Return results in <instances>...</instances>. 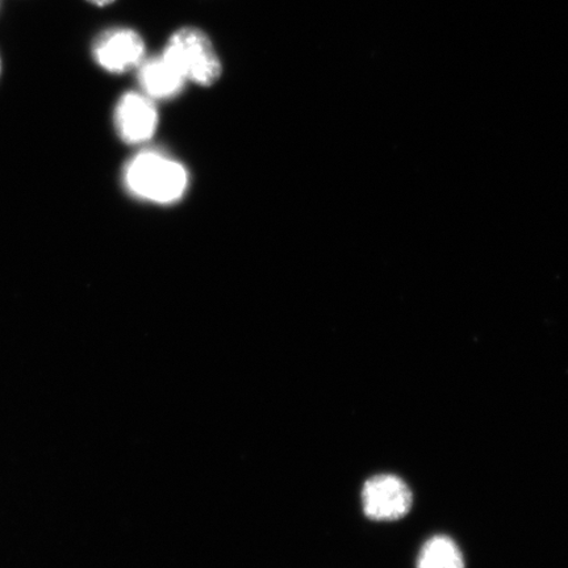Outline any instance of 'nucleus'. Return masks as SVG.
I'll list each match as a JSON object with an SVG mask.
<instances>
[{"label": "nucleus", "mask_w": 568, "mask_h": 568, "mask_svg": "<svg viewBox=\"0 0 568 568\" xmlns=\"http://www.w3.org/2000/svg\"><path fill=\"white\" fill-rule=\"evenodd\" d=\"M124 180L134 196L160 204L180 201L189 186L186 169L155 151L142 152L128 163Z\"/></svg>", "instance_id": "nucleus-1"}, {"label": "nucleus", "mask_w": 568, "mask_h": 568, "mask_svg": "<svg viewBox=\"0 0 568 568\" xmlns=\"http://www.w3.org/2000/svg\"><path fill=\"white\" fill-rule=\"evenodd\" d=\"M184 80L211 87L222 75L216 49L207 34L194 27L181 28L170 36L162 53Z\"/></svg>", "instance_id": "nucleus-2"}, {"label": "nucleus", "mask_w": 568, "mask_h": 568, "mask_svg": "<svg viewBox=\"0 0 568 568\" xmlns=\"http://www.w3.org/2000/svg\"><path fill=\"white\" fill-rule=\"evenodd\" d=\"M362 508L373 521H396L409 514L414 495L407 483L393 474L375 475L361 493Z\"/></svg>", "instance_id": "nucleus-3"}, {"label": "nucleus", "mask_w": 568, "mask_h": 568, "mask_svg": "<svg viewBox=\"0 0 568 568\" xmlns=\"http://www.w3.org/2000/svg\"><path fill=\"white\" fill-rule=\"evenodd\" d=\"M92 55L99 67L113 74L138 69L145 60V44L130 28H112L99 34Z\"/></svg>", "instance_id": "nucleus-4"}, {"label": "nucleus", "mask_w": 568, "mask_h": 568, "mask_svg": "<svg viewBox=\"0 0 568 568\" xmlns=\"http://www.w3.org/2000/svg\"><path fill=\"white\" fill-rule=\"evenodd\" d=\"M115 123L119 136L128 144L138 145L151 140L159 125L153 99L144 92H126L118 102Z\"/></svg>", "instance_id": "nucleus-5"}, {"label": "nucleus", "mask_w": 568, "mask_h": 568, "mask_svg": "<svg viewBox=\"0 0 568 568\" xmlns=\"http://www.w3.org/2000/svg\"><path fill=\"white\" fill-rule=\"evenodd\" d=\"M138 69L140 87L153 101L180 95L187 82L163 55L142 61Z\"/></svg>", "instance_id": "nucleus-6"}, {"label": "nucleus", "mask_w": 568, "mask_h": 568, "mask_svg": "<svg viewBox=\"0 0 568 568\" xmlns=\"http://www.w3.org/2000/svg\"><path fill=\"white\" fill-rule=\"evenodd\" d=\"M417 568H465L459 546L446 536H435L423 545Z\"/></svg>", "instance_id": "nucleus-7"}, {"label": "nucleus", "mask_w": 568, "mask_h": 568, "mask_svg": "<svg viewBox=\"0 0 568 568\" xmlns=\"http://www.w3.org/2000/svg\"><path fill=\"white\" fill-rule=\"evenodd\" d=\"M88 2L98 7H105L115 2V0H88Z\"/></svg>", "instance_id": "nucleus-8"}, {"label": "nucleus", "mask_w": 568, "mask_h": 568, "mask_svg": "<svg viewBox=\"0 0 568 568\" xmlns=\"http://www.w3.org/2000/svg\"><path fill=\"white\" fill-rule=\"evenodd\" d=\"M0 73H2V59H0Z\"/></svg>", "instance_id": "nucleus-9"}]
</instances>
